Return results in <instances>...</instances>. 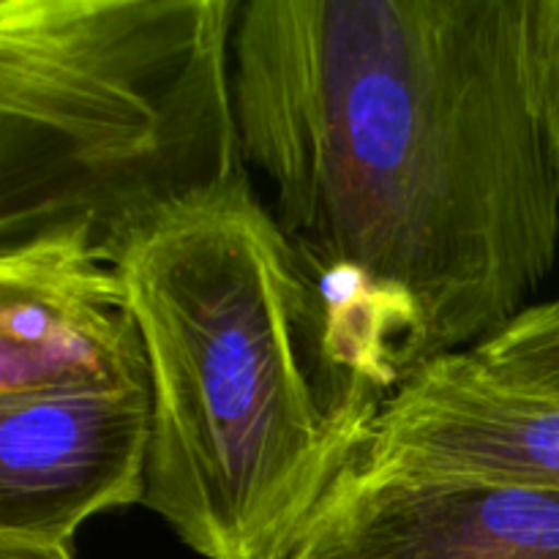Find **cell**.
<instances>
[{
    "label": "cell",
    "instance_id": "1",
    "mask_svg": "<svg viewBox=\"0 0 559 559\" xmlns=\"http://www.w3.org/2000/svg\"><path fill=\"white\" fill-rule=\"evenodd\" d=\"M530 3L240 11L246 162L311 260L409 311L418 369L506 331L557 265L559 167L535 96Z\"/></svg>",
    "mask_w": 559,
    "mask_h": 559
},
{
    "label": "cell",
    "instance_id": "2",
    "mask_svg": "<svg viewBox=\"0 0 559 559\" xmlns=\"http://www.w3.org/2000/svg\"><path fill=\"white\" fill-rule=\"evenodd\" d=\"M115 267L151 377L142 506L205 559H293L418 369L409 311L311 260L251 183L173 207Z\"/></svg>",
    "mask_w": 559,
    "mask_h": 559
},
{
    "label": "cell",
    "instance_id": "3",
    "mask_svg": "<svg viewBox=\"0 0 559 559\" xmlns=\"http://www.w3.org/2000/svg\"><path fill=\"white\" fill-rule=\"evenodd\" d=\"M238 0H0V251L82 229L118 260L173 207L251 183Z\"/></svg>",
    "mask_w": 559,
    "mask_h": 559
},
{
    "label": "cell",
    "instance_id": "4",
    "mask_svg": "<svg viewBox=\"0 0 559 559\" xmlns=\"http://www.w3.org/2000/svg\"><path fill=\"white\" fill-rule=\"evenodd\" d=\"M151 385L0 402V540L71 546L93 516L145 502Z\"/></svg>",
    "mask_w": 559,
    "mask_h": 559
},
{
    "label": "cell",
    "instance_id": "5",
    "mask_svg": "<svg viewBox=\"0 0 559 559\" xmlns=\"http://www.w3.org/2000/svg\"><path fill=\"white\" fill-rule=\"evenodd\" d=\"M123 385L151 377L115 262L82 229L0 251V402Z\"/></svg>",
    "mask_w": 559,
    "mask_h": 559
},
{
    "label": "cell",
    "instance_id": "6",
    "mask_svg": "<svg viewBox=\"0 0 559 559\" xmlns=\"http://www.w3.org/2000/svg\"><path fill=\"white\" fill-rule=\"evenodd\" d=\"M293 559H559V489L360 464Z\"/></svg>",
    "mask_w": 559,
    "mask_h": 559
},
{
    "label": "cell",
    "instance_id": "7",
    "mask_svg": "<svg viewBox=\"0 0 559 559\" xmlns=\"http://www.w3.org/2000/svg\"><path fill=\"white\" fill-rule=\"evenodd\" d=\"M364 464L559 489V399L502 385L469 353L445 355L402 382Z\"/></svg>",
    "mask_w": 559,
    "mask_h": 559
},
{
    "label": "cell",
    "instance_id": "8",
    "mask_svg": "<svg viewBox=\"0 0 559 559\" xmlns=\"http://www.w3.org/2000/svg\"><path fill=\"white\" fill-rule=\"evenodd\" d=\"M469 355L502 385L559 399V295L535 304Z\"/></svg>",
    "mask_w": 559,
    "mask_h": 559
},
{
    "label": "cell",
    "instance_id": "9",
    "mask_svg": "<svg viewBox=\"0 0 559 559\" xmlns=\"http://www.w3.org/2000/svg\"><path fill=\"white\" fill-rule=\"evenodd\" d=\"M530 49L535 96L559 167V0L530 3Z\"/></svg>",
    "mask_w": 559,
    "mask_h": 559
},
{
    "label": "cell",
    "instance_id": "10",
    "mask_svg": "<svg viewBox=\"0 0 559 559\" xmlns=\"http://www.w3.org/2000/svg\"><path fill=\"white\" fill-rule=\"evenodd\" d=\"M0 559H76L71 546H41L0 540Z\"/></svg>",
    "mask_w": 559,
    "mask_h": 559
}]
</instances>
